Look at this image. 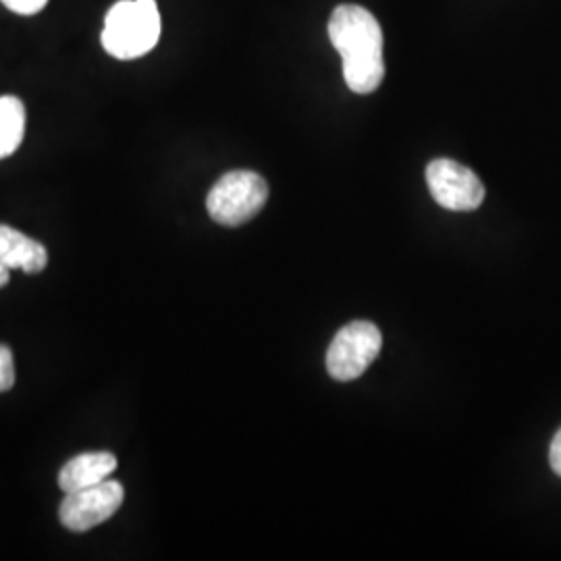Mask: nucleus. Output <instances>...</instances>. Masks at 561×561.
<instances>
[{
	"label": "nucleus",
	"mask_w": 561,
	"mask_h": 561,
	"mask_svg": "<svg viewBox=\"0 0 561 561\" xmlns=\"http://www.w3.org/2000/svg\"><path fill=\"white\" fill-rule=\"evenodd\" d=\"M117 458L108 451L80 454L67 461L59 472V486L62 493H73L85 486L106 481L117 470Z\"/></svg>",
	"instance_id": "nucleus-7"
},
{
	"label": "nucleus",
	"mask_w": 561,
	"mask_h": 561,
	"mask_svg": "<svg viewBox=\"0 0 561 561\" xmlns=\"http://www.w3.org/2000/svg\"><path fill=\"white\" fill-rule=\"evenodd\" d=\"M161 41V13L157 0L115 2L102 27V48L119 60L140 59Z\"/></svg>",
	"instance_id": "nucleus-2"
},
{
	"label": "nucleus",
	"mask_w": 561,
	"mask_h": 561,
	"mask_svg": "<svg viewBox=\"0 0 561 561\" xmlns=\"http://www.w3.org/2000/svg\"><path fill=\"white\" fill-rule=\"evenodd\" d=\"M426 183L431 196L447 210H477L484 201V185L479 175L451 159L431 162L426 167Z\"/></svg>",
	"instance_id": "nucleus-6"
},
{
	"label": "nucleus",
	"mask_w": 561,
	"mask_h": 561,
	"mask_svg": "<svg viewBox=\"0 0 561 561\" xmlns=\"http://www.w3.org/2000/svg\"><path fill=\"white\" fill-rule=\"evenodd\" d=\"M329 38L343 60V78L352 92L370 94L385 78L382 30L358 4H340L329 20Z\"/></svg>",
	"instance_id": "nucleus-1"
},
{
	"label": "nucleus",
	"mask_w": 561,
	"mask_h": 561,
	"mask_svg": "<svg viewBox=\"0 0 561 561\" xmlns=\"http://www.w3.org/2000/svg\"><path fill=\"white\" fill-rule=\"evenodd\" d=\"M125 500L123 484L117 481H102L73 493H65L60 503L59 518L71 533H85L102 522L113 518Z\"/></svg>",
	"instance_id": "nucleus-5"
},
{
	"label": "nucleus",
	"mask_w": 561,
	"mask_h": 561,
	"mask_svg": "<svg viewBox=\"0 0 561 561\" xmlns=\"http://www.w3.org/2000/svg\"><path fill=\"white\" fill-rule=\"evenodd\" d=\"M549 463H551L553 472L561 477V428L558 431V435L553 437L551 447H549Z\"/></svg>",
	"instance_id": "nucleus-12"
},
{
	"label": "nucleus",
	"mask_w": 561,
	"mask_h": 561,
	"mask_svg": "<svg viewBox=\"0 0 561 561\" xmlns=\"http://www.w3.org/2000/svg\"><path fill=\"white\" fill-rule=\"evenodd\" d=\"M0 262L9 271L21 268L27 275H36L48 264V250L41 241L23 236L18 229L0 225Z\"/></svg>",
	"instance_id": "nucleus-8"
},
{
	"label": "nucleus",
	"mask_w": 561,
	"mask_h": 561,
	"mask_svg": "<svg viewBox=\"0 0 561 561\" xmlns=\"http://www.w3.org/2000/svg\"><path fill=\"white\" fill-rule=\"evenodd\" d=\"M13 385H15L13 352L7 345H0V393L9 391Z\"/></svg>",
	"instance_id": "nucleus-10"
},
{
	"label": "nucleus",
	"mask_w": 561,
	"mask_h": 561,
	"mask_svg": "<svg viewBox=\"0 0 561 561\" xmlns=\"http://www.w3.org/2000/svg\"><path fill=\"white\" fill-rule=\"evenodd\" d=\"M25 136V106L18 96H0V161L20 150Z\"/></svg>",
	"instance_id": "nucleus-9"
},
{
	"label": "nucleus",
	"mask_w": 561,
	"mask_h": 561,
	"mask_svg": "<svg viewBox=\"0 0 561 561\" xmlns=\"http://www.w3.org/2000/svg\"><path fill=\"white\" fill-rule=\"evenodd\" d=\"M9 277H11V271L0 262V287H4L9 283Z\"/></svg>",
	"instance_id": "nucleus-13"
},
{
	"label": "nucleus",
	"mask_w": 561,
	"mask_h": 561,
	"mask_svg": "<svg viewBox=\"0 0 561 561\" xmlns=\"http://www.w3.org/2000/svg\"><path fill=\"white\" fill-rule=\"evenodd\" d=\"M9 11L18 15H36L48 4V0H0Z\"/></svg>",
	"instance_id": "nucleus-11"
},
{
	"label": "nucleus",
	"mask_w": 561,
	"mask_h": 561,
	"mask_svg": "<svg viewBox=\"0 0 561 561\" xmlns=\"http://www.w3.org/2000/svg\"><path fill=\"white\" fill-rule=\"evenodd\" d=\"M268 201V185L254 171H229L213 185L206 198L210 219L225 227L252 221Z\"/></svg>",
	"instance_id": "nucleus-3"
},
{
	"label": "nucleus",
	"mask_w": 561,
	"mask_h": 561,
	"mask_svg": "<svg viewBox=\"0 0 561 561\" xmlns=\"http://www.w3.org/2000/svg\"><path fill=\"white\" fill-rule=\"evenodd\" d=\"M381 331L373 322L345 324L327 352V370L335 381L358 379L381 352Z\"/></svg>",
	"instance_id": "nucleus-4"
}]
</instances>
